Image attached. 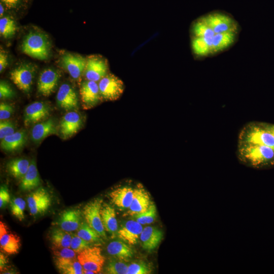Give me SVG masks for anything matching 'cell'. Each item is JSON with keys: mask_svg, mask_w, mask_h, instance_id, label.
Wrapping results in <instances>:
<instances>
[{"mask_svg": "<svg viewBox=\"0 0 274 274\" xmlns=\"http://www.w3.org/2000/svg\"><path fill=\"white\" fill-rule=\"evenodd\" d=\"M77 234L90 243L99 242L101 241L100 235L86 222H82L80 227L77 229Z\"/></svg>", "mask_w": 274, "mask_h": 274, "instance_id": "4dcf8cb0", "label": "cell"}, {"mask_svg": "<svg viewBox=\"0 0 274 274\" xmlns=\"http://www.w3.org/2000/svg\"><path fill=\"white\" fill-rule=\"evenodd\" d=\"M17 31L15 21L9 16L2 17L0 19V33L5 39L14 36Z\"/></svg>", "mask_w": 274, "mask_h": 274, "instance_id": "1f68e13d", "label": "cell"}, {"mask_svg": "<svg viewBox=\"0 0 274 274\" xmlns=\"http://www.w3.org/2000/svg\"><path fill=\"white\" fill-rule=\"evenodd\" d=\"M237 156L243 164L254 168L274 165V149L265 145H238Z\"/></svg>", "mask_w": 274, "mask_h": 274, "instance_id": "7a4b0ae2", "label": "cell"}, {"mask_svg": "<svg viewBox=\"0 0 274 274\" xmlns=\"http://www.w3.org/2000/svg\"><path fill=\"white\" fill-rule=\"evenodd\" d=\"M41 184V179L35 160H32L28 169L21 179L20 188L23 191H30L38 188Z\"/></svg>", "mask_w": 274, "mask_h": 274, "instance_id": "d4e9b609", "label": "cell"}, {"mask_svg": "<svg viewBox=\"0 0 274 274\" xmlns=\"http://www.w3.org/2000/svg\"><path fill=\"white\" fill-rule=\"evenodd\" d=\"M238 145H265L274 149V135L264 123L250 122L240 131Z\"/></svg>", "mask_w": 274, "mask_h": 274, "instance_id": "3957f363", "label": "cell"}, {"mask_svg": "<svg viewBox=\"0 0 274 274\" xmlns=\"http://www.w3.org/2000/svg\"><path fill=\"white\" fill-rule=\"evenodd\" d=\"M50 241L53 247L70 248L72 235L71 232L62 229L55 228L50 233Z\"/></svg>", "mask_w": 274, "mask_h": 274, "instance_id": "f546056e", "label": "cell"}, {"mask_svg": "<svg viewBox=\"0 0 274 274\" xmlns=\"http://www.w3.org/2000/svg\"><path fill=\"white\" fill-rule=\"evenodd\" d=\"M27 202L30 214L32 216L43 215L50 208L52 198L46 189L40 187L28 195Z\"/></svg>", "mask_w": 274, "mask_h": 274, "instance_id": "52a82bcc", "label": "cell"}, {"mask_svg": "<svg viewBox=\"0 0 274 274\" xmlns=\"http://www.w3.org/2000/svg\"><path fill=\"white\" fill-rule=\"evenodd\" d=\"M60 63L73 79L78 80L84 75L86 58L79 54L67 53L60 58Z\"/></svg>", "mask_w": 274, "mask_h": 274, "instance_id": "5bb4252c", "label": "cell"}, {"mask_svg": "<svg viewBox=\"0 0 274 274\" xmlns=\"http://www.w3.org/2000/svg\"><path fill=\"white\" fill-rule=\"evenodd\" d=\"M100 215L105 230L114 235L118 230V222L114 208L109 204H103Z\"/></svg>", "mask_w": 274, "mask_h": 274, "instance_id": "4316f807", "label": "cell"}, {"mask_svg": "<svg viewBox=\"0 0 274 274\" xmlns=\"http://www.w3.org/2000/svg\"><path fill=\"white\" fill-rule=\"evenodd\" d=\"M22 52L27 55L40 60L48 58L51 52V44L48 36L40 31H31L24 37Z\"/></svg>", "mask_w": 274, "mask_h": 274, "instance_id": "277c9868", "label": "cell"}, {"mask_svg": "<svg viewBox=\"0 0 274 274\" xmlns=\"http://www.w3.org/2000/svg\"><path fill=\"white\" fill-rule=\"evenodd\" d=\"M52 250L54 259H69L76 258V252L71 248L53 247Z\"/></svg>", "mask_w": 274, "mask_h": 274, "instance_id": "8d00e7d4", "label": "cell"}, {"mask_svg": "<svg viewBox=\"0 0 274 274\" xmlns=\"http://www.w3.org/2000/svg\"><path fill=\"white\" fill-rule=\"evenodd\" d=\"M25 201L20 197H14L10 202V210L12 215L19 221L24 219Z\"/></svg>", "mask_w": 274, "mask_h": 274, "instance_id": "d6a6232c", "label": "cell"}, {"mask_svg": "<svg viewBox=\"0 0 274 274\" xmlns=\"http://www.w3.org/2000/svg\"><path fill=\"white\" fill-rule=\"evenodd\" d=\"M14 107L6 102H1L0 104V120H6L11 117L14 113Z\"/></svg>", "mask_w": 274, "mask_h": 274, "instance_id": "60d3db41", "label": "cell"}, {"mask_svg": "<svg viewBox=\"0 0 274 274\" xmlns=\"http://www.w3.org/2000/svg\"><path fill=\"white\" fill-rule=\"evenodd\" d=\"M11 201L9 189L7 186H1L0 188V208H3Z\"/></svg>", "mask_w": 274, "mask_h": 274, "instance_id": "b9f144b4", "label": "cell"}, {"mask_svg": "<svg viewBox=\"0 0 274 274\" xmlns=\"http://www.w3.org/2000/svg\"><path fill=\"white\" fill-rule=\"evenodd\" d=\"M8 64V58L6 52L1 48L0 51V72L2 73Z\"/></svg>", "mask_w": 274, "mask_h": 274, "instance_id": "7bdbcfd3", "label": "cell"}, {"mask_svg": "<svg viewBox=\"0 0 274 274\" xmlns=\"http://www.w3.org/2000/svg\"><path fill=\"white\" fill-rule=\"evenodd\" d=\"M240 32V25L231 14L220 10L205 14L191 25L193 54L197 58L220 54L237 42Z\"/></svg>", "mask_w": 274, "mask_h": 274, "instance_id": "6da1fadb", "label": "cell"}, {"mask_svg": "<svg viewBox=\"0 0 274 274\" xmlns=\"http://www.w3.org/2000/svg\"><path fill=\"white\" fill-rule=\"evenodd\" d=\"M77 259L84 270H90L95 273L100 272L105 261L99 247H89L79 253Z\"/></svg>", "mask_w": 274, "mask_h": 274, "instance_id": "ba28073f", "label": "cell"}, {"mask_svg": "<svg viewBox=\"0 0 274 274\" xmlns=\"http://www.w3.org/2000/svg\"><path fill=\"white\" fill-rule=\"evenodd\" d=\"M37 72V66L31 62H23L13 68L10 78L21 91L28 94L31 89Z\"/></svg>", "mask_w": 274, "mask_h": 274, "instance_id": "5b68a950", "label": "cell"}, {"mask_svg": "<svg viewBox=\"0 0 274 274\" xmlns=\"http://www.w3.org/2000/svg\"><path fill=\"white\" fill-rule=\"evenodd\" d=\"M109 73L108 60L100 55H91L86 58L84 73L86 80L98 82Z\"/></svg>", "mask_w": 274, "mask_h": 274, "instance_id": "9c48e42d", "label": "cell"}, {"mask_svg": "<svg viewBox=\"0 0 274 274\" xmlns=\"http://www.w3.org/2000/svg\"><path fill=\"white\" fill-rule=\"evenodd\" d=\"M56 267L63 274H82L84 269L78 259H54Z\"/></svg>", "mask_w": 274, "mask_h": 274, "instance_id": "f1b7e54d", "label": "cell"}, {"mask_svg": "<svg viewBox=\"0 0 274 274\" xmlns=\"http://www.w3.org/2000/svg\"><path fill=\"white\" fill-rule=\"evenodd\" d=\"M152 202L149 193L143 187L134 189L133 198L127 213L134 215L146 211Z\"/></svg>", "mask_w": 274, "mask_h": 274, "instance_id": "d6986e66", "label": "cell"}, {"mask_svg": "<svg viewBox=\"0 0 274 274\" xmlns=\"http://www.w3.org/2000/svg\"><path fill=\"white\" fill-rule=\"evenodd\" d=\"M102 200L95 199L87 203L84 207L83 214L87 223L100 236L106 237L105 229L100 215Z\"/></svg>", "mask_w": 274, "mask_h": 274, "instance_id": "30bf717a", "label": "cell"}, {"mask_svg": "<svg viewBox=\"0 0 274 274\" xmlns=\"http://www.w3.org/2000/svg\"><path fill=\"white\" fill-rule=\"evenodd\" d=\"M98 87L102 100L114 101L118 99L123 93L125 86L123 81L115 75L109 73L98 82Z\"/></svg>", "mask_w": 274, "mask_h": 274, "instance_id": "8992f818", "label": "cell"}, {"mask_svg": "<svg viewBox=\"0 0 274 274\" xmlns=\"http://www.w3.org/2000/svg\"><path fill=\"white\" fill-rule=\"evenodd\" d=\"M8 262V260L7 259V257L1 252L0 254V269L1 272L6 269V265Z\"/></svg>", "mask_w": 274, "mask_h": 274, "instance_id": "f6af8a7d", "label": "cell"}, {"mask_svg": "<svg viewBox=\"0 0 274 274\" xmlns=\"http://www.w3.org/2000/svg\"><path fill=\"white\" fill-rule=\"evenodd\" d=\"M151 271V268L148 264L140 261L128 265L126 274H149Z\"/></svg>", "mask_w": 274, "mask_h": 274, "instance_id": "e575fe53", "label": "cell"}, {"mask_svg": "<svg viewBox=\"0 0 274 274\" xmlns=\"http://www.w3.org/2000/svg\"><path fill=\"white\" fill-rule=\"evenodd\" d=\"M133 217L135 220L142 225L153 223L156 217V209L155 204L152 202L146 211L134 215Z\"/></svg>", "mask_w": 274, "mask_h": 274, "instance_id": "836d02e7", "label": "cell"}, {"mask_svg": "<svg viewBox=\"0 0 274 274\" xmlns=\"http://www.w3.org/2000/svg\"><path fill=\"white\" fill-rule=\"evenodd\" d=\"M30 162L27 159L17 158L9 160L6 164L8 173L16 179H22L26 173Z\"/></svg>", "mask_w": 274, "mask_h": 274, "instance_id": "83f0119b", "label": "cell"}, {"mask_svg": "<svg viewBox=\"0 0 274 274\" xmlns=\"http://www.w3.org/2000/svg\"><path fill=\"white\" fill-rule=\"evenodd\" d=\"M81 219L80 211L76 209L67 210L60 215L57 224L61 229L71 232L77 230L82 222Z\"/></svg>", "mask_w": 274, "mask_h": 274, "instance_id": "7402d4cb", "label": "cell"}, {"mask_svg": "<svg viewBox=\"0 0 274 274\" xmlns=\"http://www.w3.org/2000/svg\"><path fill=\"white\" fill-rule=\"evenodd\" d=\"M108 253L113 257L123 261H127L133 255L132 249L120 241L110 242L107 247Z\"/></svg>", "mask_w": 274, "mask_h": 274, "instance_id": "484cf974", "label": "cell"}, {"mask_svg": "<svg viewBox=\"0 0 274 274\" xmlns=\"http://www.w3.org/2000/svg\"><path fill=\"white\" fill-rule=\"evenodd\" d=\"M128 266L121 261L112 260L106 267V272L109 274H126Z\"/></svg>", "mask_w": 274, "mask_h": 274, "instance_id": "d590c367", "label": "cell"}, {"mask_svg": "<svg viewBox=\"0 0 274 274\" xmlns=\"http://www.w3.org/2000/svg\"><path fill=\"white\" fill-rule=\"evenodd\" d=\"M134 195V189L128 186L119 187L109 194L111 201L121 210L128 209Z\"/></svg>", "mask_w": 274, "mask_h": 274, "instance_id": "603a6c76", "label": "cell"}, {"mask_svg": "<svg viewBox=\"0 0 274 274\" xmlns=\"http://www.w3.org/2000/svg\"><path fill=\"white\" fill-rule=\"evenodd\" d=\"M50 112L51 108L46 102L35 101L29 104L24 110L25 126H29L47 119Z\"/></svg>", "mask_w": 274, "mask_h": 274, "instance_id": "4fadbf2b", "label": "cell"}, {"mask_svg": "<svg viewBox=\"0 0 274 274\" xmlns=\"http://www.w3.org/2000/svg\"><path fill=\"white\" fill-rule=\"evenodd\" d=\"M15 92L11 86L6 81L0 82V98L1 99H9L14 97Z\"/></svg>", "mask_w": 274, "mask_h": 274, "instance_id": "ab89813d", "label": "cell"}, {"mask_svg": "<svg viewBox=\"0 0 274 274\" xmlns=\"http://www.w3.org/2000/svg\"><path fill=\"white\" fill-rule=\"evenodd\" d=\"M141 224L136 220H128L125 222L117 231L120 239L129 245H135L140 238L143 231Z\"/></svg>", "mask_w": 274, "mask_h": 274, "instance_id": "ac0fdd59", "label": "cell"}, {"mask_svg": "<svg viewBox=\"0 0 274 274\" xmlns=\"http://www.w3.org/2000/svg\"><path fill=\"white\" fill-rule=\"evenodd\" d=\"M61 77L60 72L52 68L43 70L37 82V91L41 95L48 97L55 91Z\"/></svg>", "mask_w": 274, "mask_h": 274, "instance_id": "8fae6325", "label": "cell"}, {"mask_svg": "<svg viewBox=\"0 0 274 274\" xmlns=\"http://www.w3.org/2000/svg\"><path fill=\"white\" fill-rule=\"evenodd\" d=\"M89 247L90 243L85 241L77 234L72 235L70 248L75 252L79 253Z\"/></svg>", "mask_w": 274, "mask_h": 274, "instance_id": "74e56055", "label": "cell"}, {"mask_svg": "<svg viewBox=\"0 0 274 274\" xmlns=\"http://www.w3.org/2000/svg\"><path fill=\"white\" fill-rule=\"evenodd\" d=\"M16 126L15 123L10 121L3 120L0 122V139L10 135L15 132Z\"/></svg>", "mask_w": 274, "mask_h": 274, "instance_id": "f35d334b", "label": "cell"}, {"mask_svg": "<svg viewBox=\"0 0 274 274\" xmlns=\"http://www.w3.org/2000/svg\"><path fill=\"white\" fill-rule=\"evenodd\" d=\"M5 11L4 4L1 2L0 3V16L1 18L3 17V14Z\"/></svg>", "mask_w": 274, "mask_h": 274, "instance_id": "7dc6e473", "label": "cell"}, {"mask_svg": "<svg viewBox=\"0 0 274 274\" xmlns=\"http://www.w3.org/2000/svg\"><path fill=\"white\" fill-rule=\"evenodd\" d=\"M1 148L6 152L18 151L25 145L27 135L24 130H20L1 140Z\"/></svg>", "mask_w": 274, "mask_h": 274, "instance_id": "cb8c5ba5", "label": "cell"}, {"mask_svg": "<svg viewBox=\"0 0 274 274\" xmlns=\"http://www.w3.org/2000/svg\"><path fill=\"white\" fill-rule=\"evenodd\" d=\"M57 133L55 122L49 118L34 124L31 130V139L34 143H39L47 136Z\"/></svg>", "mask_w": 274, "mask_h": 274, "instance_id": "ffe728a7", "label": "cell"}, {"mask_svg": "<svg viewBox=\"0 0 274 274\" xmlns=\"http://www.w3.org/2000/svg\"><path fill=\"white\" fill-rule=\"evenodd\" d=\"M0 247L3 252L10 255L17 254L21 247L19 236L11 232L2 221L0 222Z\"/></svg>", "mask_w": 274, "mask_h": 274, "instance_id": "e0dca14e", "label": "cell"}, {"mask_svg": "<svg viewBox=\"0 0 274 274\" xmlns=\"http://www.w3.org/2000/svg\"><path fill=\"white\" fill-rule=\"evenodd\" d=\"M163 236L161 230L153 226H147L143 229L140 239L142 247L148 251L155 249Z\"/></svg>", "mask_w": 274, "mask_h": 274, "instance_id": "44dd1931", "label": "cell"}, {"mask_svg": "<svg viewBox=\"0 0 274 274\" xmlns=\"http://www.w3.org/2000/svg\"><path fill=\"white\" fill-rule=\"evenodd\" d=\"M266 127L274 135V125L273 124H265Z\"/></svg>", "mask_w": 274, "mask_h": 274, "instance_id": "bcb514c9", "label": "cell"}, {"mask_svg": "<svg viewBox=\"0 0 274 274\" xmlns=\"http://www.w3.org/2000/svg\"><path fill=\"white\" fill-rule=\"evenodd\" d=\"M56 102L60 108L67 112L76 111L79 108L77 93L74 88L67 83L60 86L56 95Z\"/></svg>", "mask_w": 274, "mask_h": 274, "instance_id": "9a60e30c", "label": "cell"}, {"mask_svg": "<svg viewBox=\"0 0 274 274\" xmlns=\"http://www.w3.org/2000/svg\"><path fill=\"white\" fill-rule=\"evenodd\" d=\"M1 2L9 9L16 8L20 4L21 0H1Z\"/></svg>", "mask_w": 274, "mask_h": 274, "instance_id": "ee69618b", "label": "cell"}, {"mask_svg": "<svg viewBox=\"0 0 274 274\" xmlns=\"http://www.w3.org/2000/svg\"><path fill=\"white\" fill-rule=\"evenodd\" d=\"M80 94L83 109H92L102 101L98 83L85 80L80 86Z\"/></svg>", "mask_w": 274, "mask_h": 274, "instance_id": "7c38bea8", "label": "cell"}, {"mask_svg": "<svg viewBox=\"0 0 274 274\" xmlns=\"http://www.w3.org/2000/svg\"><path fill=\"white\" fill-rule=\"evenodd\" d=\"M83 119L76 111H69L61 118L59 130L61 136L67 139L75 134L82 127Z\"/></svg>", "mask_w": 274, "mask_h": 274, "instance_id": "2e32d148", "label": "cell"}]
</instances>
